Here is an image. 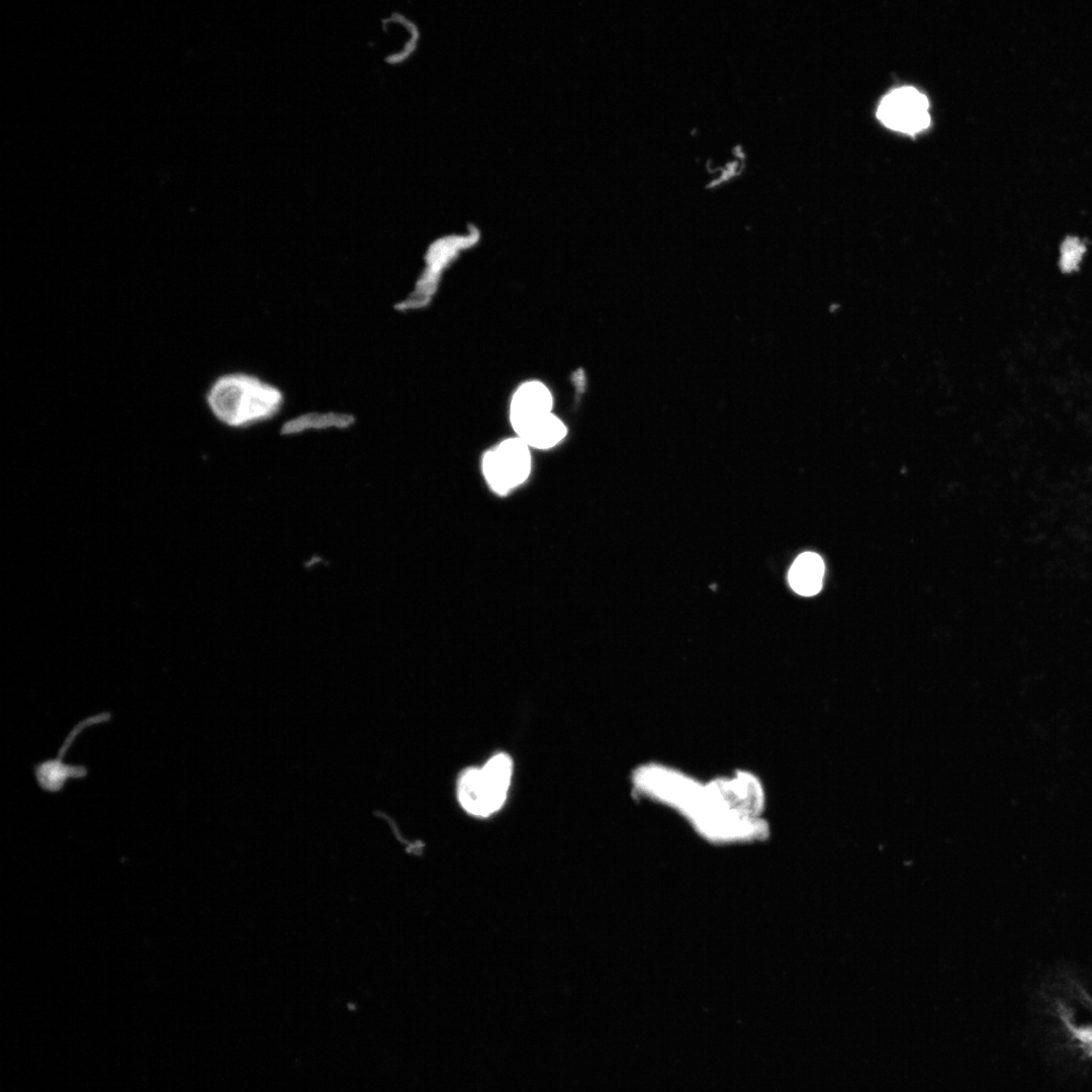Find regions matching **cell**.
<instances>
[{
    "mask_svg": "<svg viewBox=\"0 0 1092 1092\" xmlns=\"http://www.w3.org/2000/svg\"><path fill=\"white\" fill-rule=\"evenodd\" d=\"M211 418L230 430H246L275 419L285 405V394L275 383L243 370L214 376L203 392Z\"/></svg>",
    "mask_w": 1092,
    "mask_h": 1092,
    "instance_id": "cell-1",
    "label": "cell"
},
{
    "mask_svg": "<svg viewBox=\"0 0 1092 1092\" xmlns=\"http://www.w3.org/2000/svg\"><path fill=\"white\" fill-rule=\"evenodd\" d=\"M513 776V760L496 753L482 766L464 769L457 781L456 794L461 807L475 817H487L505 804Z\"/></svg>",
    "mask_w": 1092,
    "mask_h": 1092,
    "instance_id": "cell-2",
    "label": "cell"
},
{
    "mask_svg": "<svg viewBox=\"0 0 1092 1092\" xmlns=\"http://www.w3.org/2000/svg\"><path fill=\"white\" fill-rule=\"evenodd\" d=\"M532 449L519 437L500 441L485 451L481 471L488 487L498 495H507L523 485L532 471Z\"/></svg>",
    "mask_w": 1092,
    "mask_h": 1092,
    "instance_id": "cell-3",
    "label": "cell"
},
{
    "mask_svg": "<svg viewBox=\"0 0 1092 1092\" xmlns=\"http://www.w3.org/2000/svg\"><path fill=\"white\" fill-rule=\"evenodd\" d=\"M109 712H101L91 715L79 721L68 733L55 757L40 760L33 764V774L37 785L44 791L57 793L61 791L70 780L84 779L88 775V767L84 764L68 763L64 756L73 745L76 738L88 727L110 721Z\"/></svg>",
    "mask_w": 1092,
    "mask_h": 1092,
    "instance_id": "cell-4",
    "label": "cell"
},
{
    "mask_svg": "<svg viewBox=\"0 0 1092 1092\" xmlns=\"http://www.w3.org/2000/svg\"><path fill=\"white\" fill-rule=\"evenodd\" d=\"M927 108L928 101L924 95L912 87H903L883 99L878 116L888 127L915 133L929 125Z\"/></svg>",
    "mask_w": 1092,
    "mask_h": 1092,
    "instance_id": "cell-5",
    "label": "cell"
},
{
    "mask_svg": "<svg viewBox=\"0 0 1092 1092\" xmlns=\"http://www.w3.org/2000/svg\"><path fill=\"white\" fill-rule=\"evenodd\" d=\"M553 412V396L549 387L539 380L520 384L510 401L509 418L516 433L530 423Z\"/></svg>",
    "mask_w": 1092,
    "mask_h": 1092,
    "instance_id": "cell-6",
    "label": "cell"
},
{
    "mask_svg": "<svg viewBox=\"0 0 1092 1092\" xmlns=\"http://www.w3.org/2000/svg\"><path fill=\"white\" fill-rule=\"evenodd\" d=\"M355 424L356 417L347 412H305L283 422L280 427V434L284 437H294L310 432L344 431L352 428Z\"/></svg>",
    "mask_w": 1092,
    "mask_h": 1092,
    "instance_id": "cell-7",
    "label": "cell"
},
{
    "mask_svg": "<svg viewBox=\"0 0 1092 1092\" xmlns=\"http://www.w3.org/2000/svg\"><path fill=\"white\" fill-rule=\"evenodd\" d=\"M825 565L820 555L815 552L800 554L788 573L792 589L803 597L817 595L823 585Z\"/></svg>",
    "mask_w": 1092,
    "mask_h": 1092,
    "instance_id": "cell-8",
    "label": "cell"
},
{
    "mask_svg": "<svg viewBox=\"0 0 1092 1092\" xmlns=\"http://www.w3.org/2000/svg\"><path fill=\"white\" fill-rule=\"evenodd\" d=\"M567 432L565 423L552 412L530 423L515 436L532 450H549L562 443Z\"/></svg>",
    "mask_w": 1092,
    "mask_h": 1092,
    "instance_id": "cell-9",
    "label": "cell"
}]
</instances>
